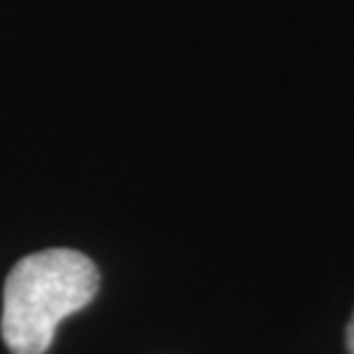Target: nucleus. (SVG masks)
I'll use <instances>...</instances> for the list:
<instances>
[{
	"label": "nucleus",
	"mask_w": 354,
	"mask_h": 354,
	"mask_svg": "<svg viewBox=\"0 0 354 354\" xmlns=\"http://www.w3.org/2000/svg\"><path fill=\"white\" fill-rule=\"evenodd\" d=\"M97 290V267L79 251L48 249L21 258L5 281V345L12 354H44L58 322L86 308Z\"/></svg>",
	"instance_id": "obj_1"
},
{
	"label": "nucleus",
	"mask_w": 354,
	"mask_h": 354,
	"mask_svg": "<svg viewBox=\"0 0 354 354\" xmlns=\"http://www.w3.org/2000/svg\"><path fill=\"white\" fill-rule=\"evenodd\" d=\"M348 350H350V354H354V315L348 324Z\"/></svg>",
	"instance_id": "obj_2"
}]
</instances>
